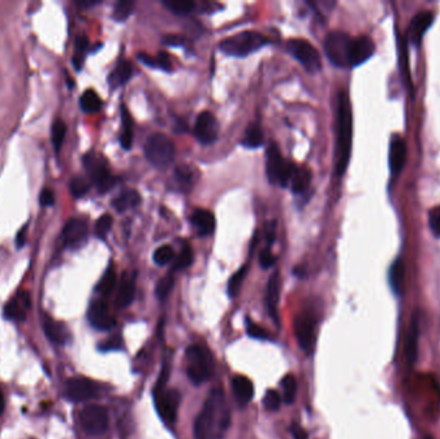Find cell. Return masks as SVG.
Returning <instances> with one entry per match:
<instances>
[{
	"label": "cell",
	"instance_id": "6da1fadb",
	"mask_svg": "<svg viewBox=\"0 0 440 439\" xmlns=\"http://www.w3.org/2000/svg\"><path fill=\"white\" fill-rule=\"evenodd\" d=\"M231 425V411L221 390L209 394L195 421V439H223Z\"/></svg>",
	"mask_w": 440,
	"mask_h": 439
},
{
	"label": "cell",
	"instance_id": "7a4b0ae2",
	"mask_svg": "<svg viewBox=\"0 0 440 439\" xmlns=\"http://www.w3.org/2000/svg\"><path fill=\"white\" fill-rule=\"evenodd\" d=\"M353 139V116L350 99L341 92L337 105V141L335 151V174L341 177L345 173L350 160Z\"/></svg>",
	"mask_w": 440,
	"mask_h": 439
},
{
	"label": "cell",
	"instance_id": "3957f363",
	"mask_svg": "<svg viewBox=\"0 0 440 439\" xmlns=\"http://www.w3.org/2000/svg\"><path fill=\"white\" fill-rule=\"evenodd\" d=\"M269 43V39L262 34L255 32H245L237 34L220 43L221 52L232 57H246L250 53L256 52Z\"/></svg>",
	"mask_w": 440,
	"mask_h": 439
},
{
	"label": "cell",
	"instance_id": "277c9868",
	"mask_svg": "<svg viewBox=\"0 0 440 439\" xmlns=\"http://www.w3.org/2000/svg\"><path fill=\"white\" fill-rule=\"evenodd\" d=\"M353 38L344 32H332L325 39L326 56L336 67H352Z\"/></svg>",
	"mask_w": 440,
	"mask_h": 439
},
{
	"label": "cell",
	"instance_id": "5b68a950",
	"mask_svg": "<svg viewBox=\"0 0 440 439\" xmlns=\"http://www.w3.org/2000/svg\"><path fill=\"white\" fill-rule=\"evenodd\" d=\"M147 160L158 169L168 167L175 158V146L168 136L154 133L145 145Z\"/></svg>",
	"mask_w": 440,
	"mask_h": 439
},
{
	"label": "cell",
	"instance_id": "8992f818",
	"mask_svg": "<svg viewBox=\"0 0 440 439\" xmlns=\"http://www.w3.org/2000/svg\"><path fill=\"white\" fill-rule=\"evenodd\" d=\"M85 170L89 176V180L95 185L101 193H106L115 186L116 178L110 171L107 161L102 156L95 154H86L84 158Z\"/></svg>",
	"mask_w": 440,
	"mask_h": 439
},
{
	"label": "cell",
	"instance_id": "52a82bcc",
	"mask_svg": "<svg viewBox=\"0 0 440 439\" xmlns=\"http://www.w3.org/2000/svg\"><path fill=\"white\" fill-rule=\"evenodd\" d=\"M295 165L284 160L278 147L271 145L267 152V176L272 185L286 187L293 177Z\"/></svg>",
	"mask_w": 440,
	"mask_h": 439
},
{
	"label": "cell",
	"instance_id": "ba28073f",
	"mask_svg": "<svg viewBox=\"0 0 440 439\" xmlns=\"http://www.w3.org/2000/svg\"><path fill=\"white\" fill-rule=\"evenodd\" d=\"M187 361H188L189 380L199 385L205 383L211 375V359L206 349L199 345H192L187 349Z\"/></svg>",
	"mask_w": 440,
	"mask_h": 439
},
{
	"label": "cell",
	"instance_id": "9c48e42d",
	"mask_svg": "<svg viewBox=\"0 0 440 439\" xmlns=\"http://www.w3.org/2000/svg\"><path fill=\"white\" fill-rule=\"evenodd\" d=\"M82 428L90 437L103 436L110 424L108 412L103 406L90 405L82 411L80 414Z\"/></svg>",
	"mask_w": 440,
	"mask_h": 439
},
{
	"label": "cell",
	"instance_id": "30bf717a",
	"mask_svg": "<svg viewBox=\"0 0 440 439\" xmlns=\"http://www.w3.org/2000/svg\"><path fill=\"white\" fill-rule=\"evenodd\" d=\"M287 51L293 56L305 70L309 73H317L321 70L322 63L319 53L317 52L315 47L304 39H293L287 43Z\"/></svg>",
	"mask_w": 440,
	"mask_h": 439
},
{
	"label": "cell",
	"instance_id": "8fae6325",
	"mask_svg": "<svg viewBox=\"0 0 440 439\" xmlns=\"http://www.w3.org/2000/svg\"><path fill=\"white\" fill-rule=\"evenodd\" d=\"M63 396L73 403L88 402L98 396V385L86 377H71L63 385Z\"/></svg>",
	"mask_w": 440,
	"mask_h": 439
},
{
	"label": "cell",
	"instance_id": "7c38bea8",
	"mask_svg": "<svg viewBox=\"0 0 440 439\" xmlns=\"http://www.w3.org/2000/svg\"><path fill=\"white\" fill-rule=\"evenodd\" d=\"M155 406L158 415L168 424H174L178 414L179 393L177 390H162L158 387L155 392Z\"/></svg>",
	"mask_w": 440,
	"mask_h": 439
},
{
	"label": "cell",
	"instance_id": "4fadbf2b",
	"mask_svg": "<svg viewBox=\"0 0 440 439\" xmlns=\"http://www.w3.org/2000/svg\"><path fill=\"white\" fill-rule=\"evenodd\" d=\"M293 333L300 349L304 352H310L315 342V322L313 317L306 313L299 314L293 322Z\"/></svg>",
	"mask_w": 440,
	"mask_h": 439
},
{
	"label": "cell",
	"instance_id": "5bb4252c",
	"mask_svg": "<svg viewBox=\"0 0 440 439\" xmlns=\"http://www.w3.org/2000/svg\"><path fill=\"white\" fill-rule=\"evenodd\" d=\"M63 245L69 249H79L88 239V223L83 218H71L61 233Z\"/></svg>",
	"mask_w": 440,
	"mask_h": 439
},
{
	"label": "cell",
	"instance_id": "9a60e30c",
	"mask_svg": "<svg viewBox=\"0 0 440 439\" xmlns=\"http://www.w3.org/2000/svg\"><path fill=\"white\" fill-rule=\"evenodd\" d=\"M195 134L202 145L214 143L219 136V121L214 114L205 111L199 114L195 124Z\"/></svg>",
	"mask_w": 440,
	"mask_h": 439
},
{
	"label": "cell",
	"instance_id": "2e32d148",
	"mask_svg": "<svg viewBox=\"0 0 440 439\" xmlns=\"http://www.w3.org/2000/svg\"><path fill=\"white\" fill-rule=\"evenodd\" d=\"M88 321L92 327L99 331H107L114 327V317L110 314L108 305L105 300L98 299L92 302L88 309Z\"/></svg>",
	"mask_w": 440,
	"mask_h": 439
},
{
	"label": "cell",
	"instance_id": "e0dca14e",
	"mask_svg": "<svg viewBox=\"0 0 440 439\" xmlns=\"http://www.w3.org/2000/svg\"><path fill=\"white\" fill-rule=\"evenodd\" d=\"M434 13L430 11L419 12L411 22H409L408 29H407V42L412 45H419V42L422 40L426 30L434 22Z\"/></svg>",
	"mask_w": 440,
	"mask_h": 439
},
{
	"label": "cell",
	"instance_id": "ac0fdd59",
	"mask_svg": "<svg viewBox=\"0 0 440 439\" xmlns=\"http://www.w3.org/2000/svg\"><path fill=\"white\" fill-rule=\"evenodd\" d=\"M32 308V299L30 295L25 292L19 293L13 299H11L5 308H4V314L5 318L11 320V321H16V322H21L25 321L27 317V312Z\"/></svg>",
	"mask_w": 440,
	"mask_h": 439
},
{
	"label": "cell",
	"instance_id": "d6986e66",
	"mask_svg": "<svg viewBox=\"0 0 440 439\" xmlns=\"http://www.w3.org/2000/svg\"><path fill=\"white\" fill-rule=\"evenodd\" d=\"M42 331L49 342L56 345H66L70 342L69 329L48 316H44L42 320Z\"/></svg>",
	"mask_w": 440,
	"mask_h": 439
},
{
	"label": "cell",
	"instance_id": "ffe728a7",
	"mask_svg": "<svg viewBox=\"0 0 440 439\" xmlns=\"http://www.w3.org/2000/svg\"><path fill=\"white\" fill-rule=\"evenodd\" d=\"M406 158H407L406 141L403 137L395 134V136H393L391 142H390V157H389L390 169L394 176H397L403 170L404 164H406Z\"/></svg>",
	"mask_w": 440,
	"mask_h": 439
},
{
	"label": "cell",
	"instance_id": "44dd1931",
	"mask_svg": "<svg viewBox=\"0 0 440 439\" xmlns=\"http://www.w3.org/2000/svg\"><path fill=\"white\" fill-rule=\"evenodd\" d=\"M375 43L368 36H359L353 38V45H352V67L359 66L366 62L369 57L375 52Z\"/></svg>",
	"mask_w": 440,
	"mask_h": 439
},
{
	"label": "cell",
	"instance_id": "7402d4cb",
	"mask_svg": "<svg viewBox=\"0 0 440 439\" xmlns=\"http://www.w3.org/2000/svg\"><path fill=\"white\" fill-rule=\"evenodd\" d=\"M134 293H136V285H134V278L129 277L127 274H124L121 281L119 283L117 287V294H116L115 304L119 309H124L129 307L133 299H134Z\"/></svg>",
	"mask_w": 440,
	"mask_h": 439
},
{
	"label": "cell",
	"instance_id": "603a6c76",
	"mask_svg": "<svg viewBox=\"0 0 440 439\" xmlns=\"http://www.w3.org/2000/svg\"><path fill=\"white\" fill-rule=\"evenodd\" d=\"M280 287H281V278H280V273L274 272L269 283H268V290H267V307H268V312L271 318L274 320L276 322H278L277 318V305H278V300H280Z\"/></svg>",
	"mask_w": 440,
	"mask_h": 439
},
{
	"label": "cell",
	"instance_id": "cb8c5ba5",
	"mask_svg": "<svg viewBox=\"0 0 440 439\" xmlns=\"http://www.w3.org/2000/svg\"><path fill=\"white\" fill-rule=\"evenodd\" d=\"M232 388L234 397L240 405H247L254 397V385L249 377L241 375L233 377Z\"/></svg>",
	"mask_w": 440,
	"mask_h": 439
},
{
	"label": "cell",
	"instance_id": "d4e9b609",
	"mask_svg": "<svg viewBox=\"0 0 440 439\" xmlns=\"http://www.w3.org/2000/svg\"><path fill=\"white\" fill-rule=\"evenodd\" d=\"M191 222L201 236H208L215 230V218L209 210H195L191 217Z\"/></svg>",
	"mask_w": 440,
	"mask_h": 439
},
{
	"label": "cell",
	"instance_id": "484cf974",
	"mask_svg": "<svg viewBox=\"0 0 440 439\" xmlns=\"http://www.w3.org/2000/svg\"><path fill=\"white\" fill-rule=\"evenodd\" d=\"M419 317L415 316L412 320V324L409 327L408 336L406 342V356L409 365H413L416 357H417V349H419Z\"/></svg>",
	"mask_w": 440,
	"mask_h": 439
},
{
	"label": "cell",
	"instance_id": "4316f807",
	"mask_svg": "<svg viewBox=\"0 0 440 439\" xmlns=\"http://www.w3.org/2000/svg\"><path fill=\"white\" fill-rule=\"evenodd\" d=\"M133 75V67L129 61H121L108 76V84L112 89L127 83Z\"/></svg>",
	"mask_w": 440,
	"mask_h": 439
},
{
	"label": "cell",
	"instance_id": "83f0119b",
	"mask_svg": "<svg viewBox=\"0 0 440 439\" xmlns=\"http://www.w3.org/2000/svg\"><path fill=\"white\" fill-rule=\"evenodd\" d=\"M389 283L393 289V292L400 295L403 293V286H404V263L398 258L397 261L391 264L389 270Z\"/></svg>",
	"mask_w": 440,
	"mask_h": 439
},
{
	"label": "cell",
	"instance_id": "f1b7e54d",
	"mask_svg": "<svg viewBox=\"0 0 440 439\" xmlns=\"http://www.w3.org/2000/svg\"><path fill=\"white\" fill-rule=\"evenodd\" d=\"M312 182V171L308 167H295L293 177H291V189L293 193L300 195L304 193Z\"/></svg>",
	"mask_w": 440,
	"mask_h": 439
},
{
	"label": "cell",
	"instance_id": "f546056e",
	"mask_svg": "<svg viewBox=\"0 0 440 439\" xmlns=\"http://www.w3.org/2000/svg\"><path fill=\"white\" fill-rule=\"evenodd\" d=\"M139 204H140V195L134 189H127L120 196L112 200V206L119 213H124L126 210L136 208Z\"/></svg>",
	"mask_w": 440,
	"mask_h": 439
},
{
	"label": "cell",
	"instance_id": "4dcf8cb0",
	"mask_svg": "<svg viewBox=\"0 0 440 439\" xmlns=\"http://www.w3.org/2000/svg\"><path fill=\"white\" fill-rule=\"evenodd\" d=\"M121 134H120V143L124 150H130L133 145V120L129 111L125 107L121 108Z\"/></svg>",
	"mask_w": 440,
	"mask_h": 439
},
{
	"label": "cell",
	"instance_id": "1f68e13d",
	"mask_svg": "<svg viewBox=\"0 0 440 439\" xmlns=\"http://www.w3.org/2000/svg\"><path fill=\"white\" fill-rule=\"evenodd\" d=\"M80 107L85 114H97L102 108V99L95 91L88 89L80 97Z\"/></svg>",
	"mask_w": 440,
	"mask_h": 439
},
{
	"label": "cell",
	"instance_id": "d6a6232c",
	"mask_svg": "<svg viewBox=\"0 0 440 439\" xmlns=\"http://www.w3.org/2000/svg\"><path fill=\"white\" fill-rule=\"evenodd\" d=\"M262 130L260 126L258 124H250L249 128L245 132V136L242 137L241 145L246 148H259L262 146Z\"/></svg>",
	"mask_w": 440,
	"mask_h": 439
},
{
	"label": "cell",
	"instance_id": "836d02e7",
	"mask_svg": "<svg viewBox=\"0 0 440 439\" xmlns=\"http://www.w3.org/2000/svg\"><path fill=\"white\" fill-rule=\"evenodd\" d=\"M89 49V39L86 36H79L75 43V53H73V63L75 69L79 71L84 66L85 57Z\"/></svg>",
	"mask_w": 440,
	"mask_h": 439
},
{
	"label": "cell",
	"instance_id": "e575fe53",
	"mask_svg": "<svg viewBox=\"0 0 440 439\" xmlns=\"http://www.w3.org/2000/svg\"><path fill=\"white\" fill-rule=\"evenodd\" d=\"M162 4L168 8L169 11L179 16H187L196 8V3L191 0H164Z\"/></svg>",
	"mask_w": 440,
	"mask_h": 439
},
{
	"label": "cell",
	"instance_id": "d590c367",
	"mask_svg": "<svg viewBox=\"0 0 440 439\" xmlns=\"http://www.w3.org/2000/svg\"><path fill=\"white\" fill-rule=\"evenodd\" d=\"M116 281H117V278H116L115 270L112 267H110L106 271L105 274L102 276L101 281L97 285V292L102 296H108L114 292V289L116 287Z\"/></svg>",
	"mask_w": 440,
	"mask_h": 439
},
{
	"label": "cell",
	"instance_id": "8d00e7d4",
	"mask_svg": "<svg viewBox=\"0 0 440 439\" xmlns=\"http://www.w3.org/2000/svg\"><path fill=\"white\" fill-rule=\"evenodd\" d=\"M136 1L133 0H120L115 4V8L112 12V19L117 22H124L127 20L132 13L134 11Z\"/></svg>",
	"mask_w": 440,
	"mask_h": 439
},
{
	"label": "cell",
	"instance_id": "74e56055",
	"mask_svg": "<svg viewBox=\"0 0 440 439\" xmlns=\"http://www.w3.org/2000/svg\"><path fill=\"white\" fill-rule=\"evenodd\" d=\"M282 401L286 405H291L296 397L297 383L293 375H286L283 377L282 383Z\"/></svg>",
	"mask_w": 440,
	"mask_h": 439
},
{
	"label": "cell",
	"instance_id": "f35d334b",
	"mask_svg": "<svg viewBox=\"0 0 440 439\" xmlns=\"http://www.w3.org/2000/svg\"><path fill=\"white\" fill-rule=\"evenodd\" d=\"M175 179L178 180L179 187L183 191H188L193 183L192 169L187 165H180L175 169Z\"/></svg>",
	"mask_w": 440,
	"mask_h": 439
},
{
	"label": "cell",
	"instance_id": "ab89813d",
	"mask_svg": "<svg viewBox=\"0 0 440 439\" xmlns=\"http://www.w3.org/2000/svg\"><path fill=\"white\" fill-rule=\"evenodd\" d=\"M66 130L67 129H66V124L63 123V120L61 119L54 120L52 126V143L56 152H58L62 147L63 141L66 137Z\"/></svg>",
	"mask_w": 440,
	"mask_h": 439
},
{
	"label": "cell",
	"instance_id": "60d3db41",
	"mask_svg": "<svg viewBox=\"0 0 440 439\" xmlns=\"http://www.w3.org/2000/svg\"><path fill=\"white\" fill-rule=\"evenodd\" d=\"M90 189V180L84 177H75L70 182V191L75 199H80L85 196Z\"/></svg>",
	"mask_w": 440,
	"mask_h": 439
},
{
	"label": "cell",
	"instance_id": "b9f144b4",
	"mask_svg": "<svg viewBox=\"0 0 440 439\" xmlns=\"http://www.w3.org/2000/svg\"><path fill=\"white\" fill-rule=\"evenodd\" d=\"M246 273H247V265H243L241 270H239L237 272L234 273L228 283V294L231 298H234L240 289H241L242 283L246 277Z\"/></svg>",
	"mask_w": 440,
	"mask_h": 439
},
{
	"label": "cell",
	"instance_id": "7bdbcfd3",
	"mask_svg": "<svg viewBox=\"0 0 440 439\" xmlns=\"http://www.w3.org/2000/svg\"><path fill=\"white\" fill-rule=\"evenodd\" d=\"M192 261H193V251L189 246H184L182 251L179 252L178 258L175 259L173 270L174 271H182V270L189 267L192 264Z\"/></svg>",
	"mask_w": 440,
	"mask_h": 439
},
{
	"label": "cell",
	"instance_id": "ee69618b",
	"mask_svg": "<svg viewBox=\"0 0 440 439\" xmlns=\"http://www.w3.org/2000/svg\"><path fill=\"white\" fill-rule=\"evenodd\" d=\"M174 250L170 245H162L154 252V261L158 265H167L169 261H173Z\"/></svg>",
	"mask_w": 440,
	"mask_h": 439
},
{
	"label": "cell",
	"instance_id": "f6af8a7d",
	"mask_svg": "<svg viewBox=\"0 0 440 439\" xmlns=\"http://www.w3.org/2000/svg\"><path fill=\"white\" fill-rule=\"evenodd\" d=\"M173 286H174V277L171 274H168L164 278H161L156 286V296L158 299L165 300L168 298L169 294L171 293Z\"/></svg>",
	"mask_w": 440,
	"mask_h": 439
},
{
	"label": "cell",
	"instance_id": "bcb514c9",
	"mask_svg": "<svg viewBox=\"0 0 440 439\" xmlns=\"http://www.w3.org/2000/svg\"><path fill=\"white\" fill-rule=\"evenodd\" d=\"M112 223H114L112 217L110 214H103L95 223V233H97V236L99 239H106V236L111 230Z\"/></svg>",
	"mask_w": 440,
	"mask_h": 439
},
{
	"label": "cell",
	"instance_id": "7dc6e473",
	"mask_svg": "<svg viewBox=\"0 0 440 439\" xmlns=\"http://www.w3.org/2000/svg\"><path fill=\"white\" fill-rule=\"evenodd\" d=\"M282 403V397L277 390H268L264 397V406L269 411H277Z\"/></svg>",
	"mask_w": 440,
	"mask_h": 439
},
{
	"label": "cell",
	"instance_id": "c3c4849f",
	"mask_svg": "<svg viewBox=\"0 0 440 439\" xmlns=\"http://www.w3.org/2000/svg\"><path fill=\"white\" fill-rule=\"evenodd\" d=\"M246 330H247L249 336L252 337V339H258V340H267V339H269V333H268L265 329H262L260 326H258V324H254V322H250V321H247Z\"/></svg>",
	"mask_w": 440,
	"mask_h": 439
},
{
	"label": "cell",
	"instance_id": "681fc988",
	"mask_svg": "<svg viewBox=\"0 0 440 439\" xmlns=\"http://www.w3.org/2000/svg\"><path fill=\"white\" fill-rule=\"evenodd\" d=\"M429 226L431 232L440 239V205L430 210Z\"/></svg>",
	"mask_w": 440,
	"mask_h": 439
},
{
	"label": "cell",
	"instance_id": "f907efd6",
	"mask_svg": "<svg viewBox=\"0 0 440 439\" xmlns=\"http://www.w3.org/2000/svg\"><path fill=\"white\" fill-rule=\"evenodd\" d=\"M259 261H260V265H262L264 270H268V268H271L273 264H274L276 258H274L272 251L269 250V249H264V250H262V252H260Z\"/></svg>",
	"mask_w": 440,
	"mask_h": 439
},
{
	"label": "cell",
	"instance_id": "816d5d0a",
	"mask_svg": "<svg viewBox=\"0 0 440 439\" xmlns=\"http://www.w3.org/2000/svg\"><path fill=\"white\" fill-rule=\"evenodd\" d=\"M162 42H164V44L169 45V47H182L186 43V39L182 35L170 34V35H167V36L162 38Z\"/></svg>",
	"mask_w": 440,
	"mask_h": 439
},
{
	"label": "cell",
	"instance_id": "f5cc1de1",
	"mask_svg": "<svg viewBox=\"0 0 440 439\" xmlns=\"http://www.w3.org/2000/svg\"><path fill=\"white\" fill-rule=\"evenodd\" d=\"M158 69L164 70V71H170L173 69L171 66V60L168 54L165 52H160L158 56Z\"/></svg>",
	"mask_w": 440,
	"mask_h": 439
},
{
	"label": "cell",
	"instance_id": "db71d44e",
	"mask_svg": "<svg viewBox=\"0 0 440 439\" xmlns=\"http://www.w3.org/2000/svg\"><path fill=\"white\" fill-rule=\"evenodd\" d=\"M39 201H40L42 206H45V208L52 206L54 204V195H53L52 191L48 189H42L40 196H39Z\"/></svg>",
	"mask_w": 440,
	"mask_h": 439
},
{
	"label": "cell",
	"instance_id": "11a10c76",
	"mask_svg": "<svg viewBox=\"0 0 440 439\" xmlns=\"http://www.w3.org/2000/svg\"><path fill=\"white\" fill-rule=\"evenodd\" d=\"M265 237L268 244H273V241L276 239V222H268L265 226Z\"/></svg>",
	"mask_w": 440,
	"mask_h": 439
},
{
	"label": "cell",
	"instance_id": "9f6ffc18",
	"mask_svg": "<svg viewBox=\"0 0 440 439\" xmlns=\"http://www.w3.org/2000/svg\"><path fill=\"white\" fill-rule=\"evenodd\" d=\"M293 436L295 439H308V433L304 429L299 425H295L293 428Z\"/></svg>",
	"mask_w": 440,
	"mask_h": 439
},
{
	"label": "cell",
	"instance_id": "6f0895ef",
	"mask_svg": "<svg viewBox=\"0 0 440 439\" xmlns=\"http://www.w3.org/2000/svg\"><path fill=\"white\" fill-rule=\"evenodd\" d=\"M120 345H121L120 339H115V340L107 342V343H106L105 349L106 351H110V349H117V348H120Z\"/></svg>",
	"mask_w": 440,
	"mask_h": 439
},
{
	"label": "cell",
	"instance_id": "680465c9",
	"mask_svg": "<svg viewBox=\"0 0 440 439\" xmlns=\"http://www.w3.org/2000/svg\"><path fill=\"white\" fill-rule=\"evenodd\" d=\"M99 1H77L76 4L80 7V8H89V7H93L95 4H98Z\"/></svg>",
	"mask_w": 440,
	"mask_h": 439
},
{
	"label": "cell",
	"instance_id": "91938a15",
	"mask_svg": "<svg viewBox=\"0 0 440 439\" xmlns=\"http://www.w3.org/2000/svg\"><path fill=\"white\" fill-rule=\"evenodd\" d=\"M26 228H23V230L19 233V236H17V245L19 246H22L23 245V242H25V235H26Z\"/></svg>",
	"mask_w": 440,
	"mask_h": 439
},
{
	"label": "cell",
	"instance_id": "94428289",
	"mask_svg": "<svg viewBox=\"0 0 440 439\" xmlns=\"http://www.w3.org/2000/svg\"><path fill=\"white\" fill-rule=\"evenodd\" d=\"M184 130H187V126H186V123H183L182 120H179L178 123H177V128H175V132H179V133H182V132H184Z\"/></svg>",
	"mask_w": 440,
	"mask_h": 439
},
{
	"label": "cell",
	"instance_id": "6125c7cd",
	"mask_svg": "<svg viewBox=\"0 0 440 439\" xmlns=\"http://www.w3.org/2000/svg\"><path fill=\"white\" fill-rule=\"evenodd\" d=\"M3 407H4V398H3V394L0 392V412L3 411Z\"/></svg>",
	"mask_w": 440,
	"mask_h": 439
},
{
	"label": "cell",
	"instance_id": "be15d7a7",
	"mask_svg": "<svg viewBox=\"0 0 440 439\" xmlns=\"http://www.w3.org/2000/svg\"><path fill=\"white\" fill-rule=\"evenodd\" d=\"M426 439H431V438H430V437H426Z\"/></svg>",
	"mask_w": 440,
	"mask_h": 439
}]
</instances>
